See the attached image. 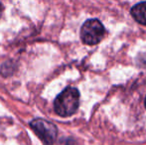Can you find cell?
Returning <instances> with one entry per match:
<instances>
[{
    "mask_svg": "<svg viewBox=\"0 0 146 145\" xmlns=\"http://www.w3.org/2000/svg\"><path fill=\"white\" fill-rule=\"evenodd\" d=\"M144 105H145V107H146V97H145V101H144Z\"/></svg>",
    "mask_w": 146,
    "mask_h": 145,
    "instance_id": "6",
    "label": "cell"
},
{
    "mask_svg": "<svg viewBox=\"0 0 146 145\" xmlns=\"http://www.w3.org/2000/svg\"><path fill=\"white\" fill-rule=\"evenodd\" d=\"M30 126L45 145L54 144L58 134V129L55 124L48 120L37 118L30 122Z\"/></svg>",
    "mask_w": 146,
    "mask_h": 145,
    "instance_id": "3",
    "label": "cell"
},
{
    "mask_svg": "<svg viewBox=\"0 0 146 145\" xmlns=\"http://www.w3.org/2000/svg\"><path fill=\"white\" fill-rule=\"evenodd\" d=\"M2 11H3V6L0 3V16H1V14H2Z\"/></svg>",
    "mask_w": 146,
    "mask_h": 145,
    "instance_id": "5",
    "label": "cell"
},
{
    "mask_svg": "<svg viewBox=\"0 0 146 145\" xmlns=\"http://www.w3.org/2000/svg\"><path fill=\"white\" fill-rule=\"evenodd\" d=\"M106 29L98 19H90L84 23L81 28V39L86 45H96L102 40Z\"/></svg>",
    "mask_w": 146,
    "mask_h": 145,
    "instance_id": "2",
    "label": "cell"
},
{
    "mask_svg": "<svg viewBox=\"0 0 146 145\" xmlns=\"http://www.w3.org/2000/svg\"><path fill=\"white\" fill-rule=\"evenodd\" d=\"M130 13L135 21L141 25H146V2H140L134 5L131 8Z\"/></svg>",
    "mask_w": 146,
    "mask_h": 145,
    "instance_id": "4",
    "label": "cell"
},
{
    "mask_svg": "<svg viewBox=\"0 0 146 145\" xmlns=\"http://www.w3.org/2000/svg\"><path fill=\"white\" fill-rule=\"evenodd\" d=\"M80 105V93L76 87H68L56 97L54 109L62 117L71 116L77 111Z\"/></svg>",
    "mask_w": 146,
    "mask_h": 145,
    "instance_id": "1",
    "label": "cell"
}]
</instances>
